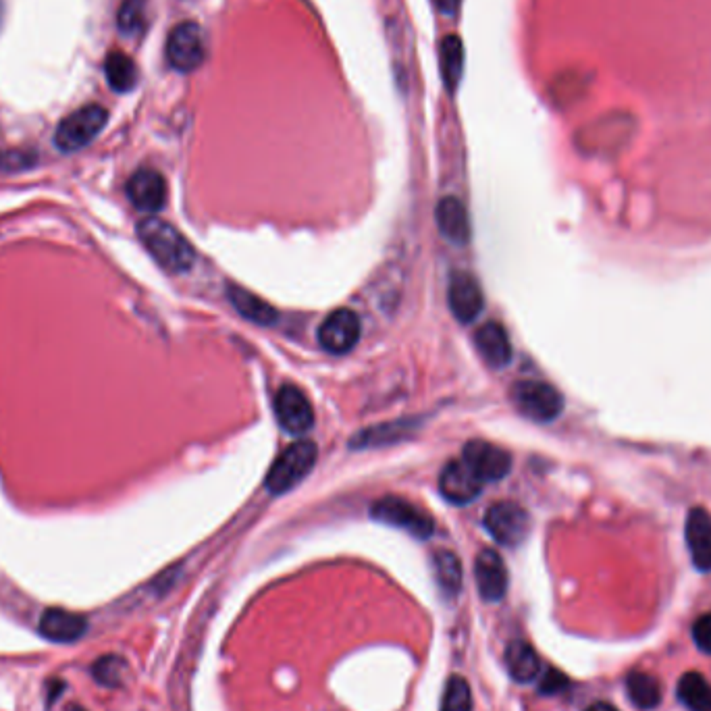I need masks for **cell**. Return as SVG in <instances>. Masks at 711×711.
<instances>
[{"mask_svg":"<svg viewBox=\"0 0 711 711\" xmlns=\"http://www.w3.org/2000/svg\"><path fill=\"white\" fill-rule=\"evenodd\" d=\"M138 237L152 258L169 273H186L194 267L196 250L173 225L148 217L138 223Z\"/></svg>","mask_w":711,"mask_h":711,"instance_id":"cell-1","label":"cell"},{"mask_svg":"<svg viewBox=\"0 0 711 711\" xmlns=\"http://www.w3.org/2000/svg\"><path fill=\"white\" fill-rule=\"evenodd\" d=\"M319 447L310 439H298L275 460L267 474V489L273 495H283L296 489L316 464Z\"/></svg>","mask_w":711,"mask_h":711,"instance_id":"cell-2","label":"cell"},{"mask_svg":"<svg viewBox=\"0 0 711 711\" xmlns=\"http://www.w3.org/2000/svg\"><path fill=\"white\" fill-rule=\"evenodd\" d=\"M107 123L109 111L100 104H88V107L71 113L59 123L55 131V144L61 152L82 150L98 138Z\"/></svg>","mask_w":711,"mask_h":711,"instance_id":"cell-3","label":"cell"},{"mask_svg":"<svg viewBox=\"0 0 711 711\" xmlns=\"http://www.w3.org/2000/svg\"><path fill=\"white\" fill-rule=\"evenodd\" d=\"M512 400L516 408L535 423H553L564 410L562 393L553 385L535 379L518 381L512 387Z\"/></svg>","mask_w":711,"mask_h":711,"instance_id":"cell-4","label":"cell"},{"mask_svg":"<svg viewBox=\"0 0 711 711\" xmlns=\"http://www.w3.org/2000/svg\"><path fill=\"white\" fill-rule=\"evenodd\" d=\"M371 516L377 522L402 529L416 539H429L435 533L433 518L425 510H420L414 504L406 502V499L395 495L381 497L379 502H375L371 508Z\"/></svg>","mask_w":711,"mask_h":711,"instance_id":"cell-5","label":"cell"},{"mask_svg":"<svg viewBox=\"0 0 711 711\" xmlns=\"http://www.w3.org/2000/svg\"><path fill=\"white\" fill-rule=\"evenodd\" d=\"M483 524L487 533L499 545H506V547L520 545L531 533L529 512L512 502H502L489 508L483 518Z\"/></svg>","mask_w":711,"mask_h":711,"instance_id":"cell-6","label":"cell"},{"mask_svg":"<svg viewBox=\"0 0 711 711\" xmlns=\"http://www.w3.org/2000/svg\"><path fill=\"white\" fill-rule=\"evenodd\" d=\"M204 36L194 21H181L167 38V61L175 71L190 73L204 61Z\"/></svg>","mask_w":711,"mask_h":711,"instance_id":"cell-7","label":"cell"},{"mask_svg":"<svg viewBox=\"0 0 711 711\" xmlns=\"http://www.w3.org/2000/svg\"><path fill=\"white\" fill-rule=\"evenodd\" d=\"M462 462L481 483H495L508 477L512 458L502 447L487 441H470L464 445Z\"/></svg>","mask_w":711,"mask_h":711,"instance_id":"cell-8","label":"cell"},{"mask_svg":"<svg viewBox=\"0 0 711 711\" xmlns=\"http://www.w3.org/2000/svg\"><path fill=\"white\" fill-rule=\"evenodd\" d=\"M273 408L277 423L289 435H304L314 425V410L306 395L294 385H283L277 391Z\"/></svg>","mask_w":711,"mask_h":711,"instance_id":"cell-9","label":"cell"},{"mask_svg":"<svg viewBox=\"0 0 711 711\" xmlns=\"http://www.w3.org/2000/svg\"><path fill=\"white\" fill-rule=\"evenodd\" d=\"M360 339V319L350 308H339L331 312L319 329L321 346L335 356L348 354L356 348Z\"/></svg>","mask_w":711,"mask_h":711,"instance_id":"cell-10","label":"cell"},{"mask_svg":"<svg viewBox=\"0 0 711 711\" xmlns=\"http://www.w3.org/2000/svg\"><path fill=\"white\" fill-rule=\"evenodd\" d=\"M447 302H450V310L460 323L468 325L477 319L485 306L483 289L477 277H472L470 273H454L450 287H447Z\"/></svg>","mask_w":711,"mask_h":711,"instance_id":"cell-11","label":"cell"},{"mask_svg":"<svg viewBox=\"0 0 711 711\" xmlns=\"http://www.w3.org/2000/svg\"><path fill=\"white\" fill-rule=\"evenodd\" d=\"M127 198L142 213H158L167 202V181L154 169H138L127 181Z\"/></svg>","mask_w":711,"mask_h":711,"instance_id":"cell-12","label":"cell"},{"mask_svg":"<svg viewBox=\"0 0 711 711\" xmlns=\"http://www.w3.org/2000/svg\"><path fill=\"white\" fill-rule=\"evenodd\" d=\"M40 635L52 643H75L86 635L88 620L82 614L67 612L63 608H48L38 622Z\"/></svg>","mask_w":711,"mask_h":711,"instance_id":"cell-13","label":"cell"},{"mask_svg":"<svg viewBox=\"0 0 711 711\" xmlns=\"http://www.w3.org/2000/svg\"><path fill=\"white\" fill-rule=\"evenodd\" d=\"M439 489L450 504L466 506L472 502V499L479 497L483 483L474 477L472 470L464 462L454 460L450 464H445L439 477Z\"/></svg>","mask_w":711,"mask_h":711,"instance_id":"cell-14","label":"cell"},{"mask_svg":"<svg viewBox=\"0 0 711 711\" xmlns=\"http://www.w3.org/2000/svg\"><path fill=\"white\" fill-rule=\"evenodd\" d=\"M684 537L691 560L697 570L711 572V514L697 506L689 512L687 524H684Z\"/></svg>","mask_w":711,"mask_h":711,"instance_id":"cell-15","label":"cell"},{"mask_svg":"<svg viewBox=\"0 0 711 711\" xmlns=\"http://www.w3.org/2000/svg\"><path fill=\"white\" fill-rule=\"evenodd\" d=\"M474 576H477V587L485 601L504 599L508 591V570L499 553L493 549H483L474 564Z\"/></svg>","mask_w":711,"mask_h":711,"instance_id":"cell-16","label":"cell"},{"mask_svg":"<svg viewBox=\"0 0 711 711\" xmlns=\"http://www.w3.org/2000/svg\"><path fill=\"white\" fill-rule=\"evenodd\" d=\"M437 225L441 235L445 237L447 242L464 246L470 240V219L464 204L454 198V196H445L439 200L437 204Z\"/></svg>","mask_w":711,"mask_h":711,"instance_id":"cell-17","label":"cell"},{"mask_svg":"<svg viewBox=\"0 0 711 711\" xmlns=\"http://www.w3.org/2000/svg\"><path fill=\"white\" fill-rule=\"evenodd\" d=\"M474 346H477L483 360L493 368H502L512 360L510 337L499 323L491 321L479 327L477 333H474Z\"/></svg>","mask_w":711,"mask_h":711,"instance_id":"cell-18","label":"cell"},{"mask_svg":"<svg viewBox=\"0 0 711 711\" xmlns=\"http://www.w3.org/2000/svg\"><path fill=\"white\" fill-rule=\"evenodd\" d=\"M233 308L240 312L244 319L256 323V325H275L277 319H279V314L277 310L267 304L265 300H260L258 296L250 294L248 289L244 287H237V285H229V292H227Z\"/></svg>","mask_w":711,"mask_h":711,"instance_id":"cell-19","label":"cell"},{"mask_svg":"<svg viewBox=\"0 0 711 711\" xmlns=\"http://www.w3.org/2000/svg\"><path fill=\"white\" fill-rule=\"evenodd\" d=\"M506 666L516 682H533L541 672L537 651L526 641H512L506 649Z\"/></svg>","mask_w":711,"mask_h":711,"instance_id":"cell-20","label":"cell"},{"mask_svg":"<svg viewBox=\"0 0 711 711\" xmlns=\"http://www.w3.org/2000/svg\"><path fill=\"white\" fill-rule=\"evenodd\" d=\"M104 73H107L109 86L121 94L131 92L138 84V67L121 50H113L104 61Z\"/></svg>","mask_w":711,"mask_h":711,"instance_id":"cell-21","label":"cell"},{"mask_svg":"<svg viewBox=\"0 0 711 711\" xmlns=\"http://www.w3.org/2000/svg\"><path fill=\"white\" fill-rule=\"evenodd\" d=\"M678 699L689 711H711V687L699 672H687L678 680Z\"/></svg>","mask_w":711,"mask_h":711,"instance_id":"cell-22","label":"cell"},{"mask_svg":"<svg viewBox=\"0 0 711 711\" xmlns=\"http://www.w3.org/2000/svg\"><path fill=\"white\" fill-rule=\"evenodd\" d=\"M441 75L445 88L454 92L458 88V82L462 77V69H464V46L462 40L458 36H445L441 40Z\"/></svg>","mask_w":711,"mask_h":711,"instance_id":"cell-23","label":"cell"},{"mask_svg":"<svg viewBox=\"0 0 711 711\" xmlns=\"http://www.w3.org/2000/svg\"><path fill=\"white\" fill-rule=\"evenodd\" d=\"M626 691L630 701L639 709H653L662 701V684L655 676L645 672H632L626 678Z\"/></svg>","mask_w":711,"mask_h":711,"instance_id":"cell-24","label":"cell"},{"mask_svg":"<svg viewBox=\"0 0 711 711\" xmlns=\"http://www.w3.org/2000/svg\"><path fill=\"white\" fill-rule=\"evenodd\" d=\"M433 570L441 591L447 597H456L462 589V564L456 553L437 551L433 556Z\"/></svg>","mask_w":711,"mask_h":711,"instance_id":"cell-25","label":"cell"},{"mask_svg":"<svg viewBox=\"0 0 711 711\" xmlns=\"http://www.w3.org/2000/svg\"><path fill=\"white\" fill-rule=\"evenodd\" d=\"M127 674V662L119 655H102L92 666V676L102 687L117 689Z\"/></svg>","mask_w":711,"mask_h":711,"instance_id":"cell-26","label":"cell"},{"mask_svg":"<svg viewBox=\"0 0 711 711\" xmlns=\"http://www.w3.org/2000/svg\"><path fill=\"white\" fill-rule=\"evenodd\" d=\"M119 32L125 36H138L146 28V7L144 0H123L117 15Z\"/></svg>","mask_w":711,"mask_h":711,"instance_id":"cell-27","label":"cell"},{"mask_svg":"<svg viewBox=\"0 0 711 711\" xmlns=\"http://www.w3.org/2000/svg\"><path fill=\"white\" fill-rule=\"evenodd\" d=\"M441 711H472V693L462 676H452L447 682Z\"/></svg>","mask_w":711,"mask_h":711,"instance_id":"cell-28","label":"cell"},{"mask_svg":"<svg viewBox=\"0 0 711 711\" xmlns=\"http://www.w3.org/2000/svg\"><path fill=\"white\" fill-rule=\"evenodd\" d=\"M36 163V156L32 152H5L0 150V169L5 171H21L28 169Z\"/></svg>","mask_w":711,"mask_h":711,"instance_id":"cell-29","label":"cell"},{"mask_svg":"<svg viewBox=\"0 0 711 711\" xmlns=\"http://www.w3.org/2000/svg\"><path fill=\"white\" fill-rule=\"evenodd\" d=\"M693 639L701 651L711 653V614L701 616L693 624Z\"/></svg>","mask_w":711,"mask_h":711,"instance_id":"cell-30","label":"cell"},{"mask_svg":"<svg viewBox=\"0 0 711 711\" xmlns=\"http://www.w3.org/2000/svg\"><path fill=\"white\" fill-rule=\"evenodd\" d=\"M568 687V678L558 670H547L541 680V693L543 695H556Z\"/></svg>","mask_w":711,"mask_h":711,"instance_id":"cell-31","label":"cell"},{"mask_svg":"<svg viewBox=\"0 0 711 711\" xmlns=\"http://www.w3.org/2000/svg\"><path fill=\"white\" fill-rule=\"evenodd\" d=\"M435 5H437V9H439L443 15L452 17V15H456L458 9H460V0H435Z\"/></svg>","mask_w":711,"mask_h":711,"instance_id":"cell-32","label":"cell"},{"mask_svg":"<svg viewBox=\"0 0 711 711\" xmlns=\"http://www.w3.org/2000/svg\"><path fill=\"white\" fill-rule=\"evenodd\" d=\"M585 711H618L614 705H610V703H593V705H589Z\"/></svg>","mask_w":711,"mask_h":711,"instance_id":"cell-33","label":"cell"},{"mask_svg":"<svg viewBox=\"0 0 711 711\" xmlns=\"http://www.w3.org/2000/svg\"><path fill=\"white\" fill-rule=\"evenodd\" d=\"M71 711H84V709H79V707H71Z\"/></svg>","mask_w":711,"mask_h":711,"instance_id":"cell-34","label":"cell"},{"mask_svg":"<svg viewBox=\"0 0 711 711\" xmlns=\"http://www.w3.org/2000/svg\"><path fill=\"white\" fill-rule=\"evenodd\" d=\"M0 15H3V5H0Z\"/></svg>","mask_w":711,"mask_h":711,"instance_id":"cell-35","label":"cell"}]
</instances>
